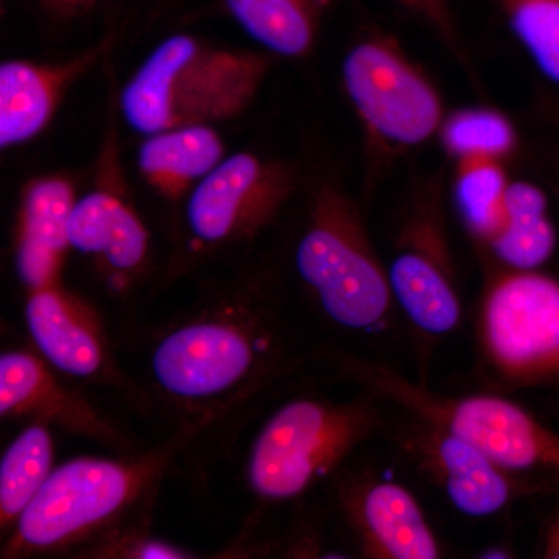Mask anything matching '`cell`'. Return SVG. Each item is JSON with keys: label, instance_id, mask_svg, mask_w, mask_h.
<instances>
[{"label": "cell", "instance_id": "1", "mask_svg": "<svg viewBox=\"0 0 559 559\" xmlns=\"http://www.w3.org/2000/svg\"><path fill=\"white\" fill-rule=\"evenodd\" d=\"M304 362L289 316L252 285L205 294L151 330L145 348L150 392L191 430L242 409Z\"/></svg>", "mask_w": 559, "mask_h": 559}, {"label": "cell", "instance_id": "2", "mask_svg": "<svg viewBox=\"0 0 559 559\" xmlns=\"http://www.w3.org/2000/svg\"><path fill=\"white\" fill-rule=\"evenodd\" d=\"M337 369L344 380L385 404L457 433L536 495L559 491V433L520 404L492 393L441 395L359 355H341Z\"/></svg>", "mask_w": 559, "mask_h": 559}, {"label": "cell", "instance_id": "3", "mask_svg": "<svg viewBox=\"0 0 559 559\" xmlns=\"http://www.w3.org/2000/svg\"><path fill=\"white\" fill-rule=\"evenodd\" d=\"M270 68L266 55L178 33L157 44L124 84L121 114L142 135L229 120L249 108Z\"/></svg>", "mask_w": 559, "mask_h": 559}, {"label": "cell", "instance_id": "4", "mask_svg": "<svg viewBox=\"0 0 559 559\" xmlns=\"http://www.w3.org/2000/svg\"><path fill=\"white\" fill-rule=\"evenodd\" d=\"M293 270L323 322L342 333L378 334L392 322L388 266L382 263L358 205L323 183L312 194L293 248Z\"/></svg>", "mask_w": 559, "mask_h": 559}, {"label": "cell", "instance_id": "5", "mask_svg": "<svg viewBox=\"0 0 559 559\" xmlns=\"http://www.w3.org/2000/svg\"><path fill=\"white\" fill-rule=\"evenodd\" d=\"M382 404L366 390L349 401H286L250 441L245 466L250 491L263 502H290L336 477L364 443L385 432L390 419Z\"/></svg>", "mask_w": 559, "mask_h": 559}, {"label": "cell", "instance_id": "6", "mask_svg": "<svg viewBox=\"0 0 559 559\" xmlns=\"http://www.w3.org/2000/svg\"><path fill=\"white\" fill-rule=\"evenodd\" d=\"M168 455L145 459H75L51 471L21 514L9 551L32 554L68 547L127 516L157 479Z\"/></svg>", "mask_w": 559, "mask_h": 559}, {"label": "cell", "instance_id": "7", "mask_svg": "<svg viewBox=\"0 0 559 559\" xmlns=\"http://www.w3.org/2000/svg\"><path fill=\"white\" fill-rule=\"evenodd\" d=\"M481 369L499 389L559 384V280L539 271L499 272L477 312Z\"/></svg>", "mask_w": 559, "mask_h": 559}, {"label": "cell", "instance_id": "8", "mask_svg": "<svg viewBox=\"0 0 559 559\" xmlns=\"http://www.w3.org/2000/svg\"><path fill=\"white\" fill-rule=\"evenodd\" d=\"M341 76L349 105L374 145L401 153L439 135L447 117L440 92L392 39L369 36L353 44Z\"/></svg>", "mask_w": 559, "mask_h": 559}, {"label": "cell", "instance_id": "9", "mask_svg": "<svg viewBox=\"0 0 559 559\" xmlns=\"http://www.w3.org/2000/svg\"><path fill=\"white\" fill-rule=\"evenodd\" d=\"M290 165L249 151L224 157L186 198V230L202 252L253 240L296 191Z\"/></svg>", "mask_w": 559, "mask_h": 559}, {"label": "cell", "instance_id": "10", "mask_svg": "<svg viewBox=\"0 0 559 559\" xmlns=\"http://www.w3.org/2000/svg\"><path fill=\"white\" fill-rule=\"evenodd\" d=\"M393 300L415 336L437 341L462 323L463 305L443 207L423 197L401 221L388 264Z\"/></svg>", "mask_w": 559, "mask_h": 559}, {"label": "cell", "instance_id": "11", "mask_svg": "<svg viewBox=\"0 0 559 559\" xmlns=\"http://www.w3.org/2000/svg\"><path fill=\"white\" fill-rule=\"evenodd\" d=\"M385 432L404 462L439 489L459 513L484 520L536 491L496 466L473 443L436 423L400 411Z\"/></svg>", "mask_w": 559, "mask_h": 559}, {"label": "cell", "instance_id": "12", "mask_svg": "<svg viewBox=\"0 0 559 559\" xmlns=\"http://www.w3.org/2000/svg\"><path fill=\"white\" fill-rule=\"evenodd\" d=\"M336 506L360 557L437 559L440 540L417 498L377 471H340Z\"/></svg>", "mask_w": 559, "mask_h": 559}, {"label": "cell", "instance_id": "13", "mask_svg": "<svg viewBox=\"0 0 559 559\" xmlns=\"http://www.w3.org/2000/svg\"><path fill=\"white\" fill-rule=\"evenodd\" d=\"M25 323L40 358L73 380H116L94 312L58 283L28 293Z\"/></svg>", "mask_w": 559, "mask_h": 559}, {"label": "cell", "instance_id": "14", "mask_svg": "<svg viewBox=\"0 0 559 559\" xmlns=\"http://www.w3.org/2000/svg\"><path fill=\"white\" fill-rule=\"evenodd\" d=\"M70 250L87 257L106 278L130 285L150 259V234L139 213L109 180L76 198L69 219Z\"/></svg>", "mask_w": 559, "mask_h": 559}, {"label": "cell", "instance_id": "15", "mask_svg": "<svg viewBox=\"0 0 559 559\" xmlns=\"http://www.w3.org/2000/svg\"><path fill=\"white\" fill-rule=\"evenodd\" d=\"M110 39L58 62L9 60L0 64V146L24 145L49 127L70 87L98 64Z\"/></svg>", "mask_w": 559, "mask_h": 559}, {"label": "cell", "instance_id": "16", "mask_svg": "<svg viewBox=\"0 0 559 559\" xmlns=\"http://www.w3.org/2000/svg\"><path fill=\"white\" fill-rule=\"evenodd\" d=\"M76 198L72 180L58 175L32 179L22 190L14 264L28 293L57 283L70 250L69 219Z\"/></svg>", "mask_w": 559, "mask_h": 559}, {"label": "cell", "instance_id": "17", "mask_svg": "<svg viewBox=\"0 0 559 559\" xmlns=\"http://www.w3.org/2000/svg\"><path fill=\"white\" fill-rule=\"evenodd\" d=\"M0 415H35L69 429L105 437L121 447L116 432L79 396L62 389L49 367L32 353L7 352L0 358Z\"/></svg>", "mask_w": 559, "mask_h": 559}, {"label": "cell", "instance_id": "18", "mask_svg": "<svg viewBox=\"0 0 559 559\" xmlns=\"http://www.w3.org/2000/svg\"><path fill=\"white\" fill-rule=\"evenodd\" d=\"M226 157V146L212 124L173 128L145 135L138 150L140 176L167 200L187 198Z\"/></svg>", "mask_w": 559, "mask_h": 559}, {"label": "cell", "instance_id": "19", "mask_svg": "<svg viewBox=\"0 0 559 559\" xmlns=\"http://www.w3.org/2000/svg\"><path fill=\"white\" fill-rule=\"evenodd\" d=\"M241 31L277 57L299 60L318 44L334 0H221Z\"/></svg>", "mask_w": 559, "mask_h": 559}, {"label": "cell", "instance_id": "20", "mask_svg": "<svg viewBox=\"0 0 559 559\" xmlns=\"http://www.w3.org/2000/svg\"><path fill=\"white\" fill-rule=\"evenodd\" d=\"M557 227L543 189L525 180H511L506 201V224L487 249L510 271H539L554 257Z\"/></svg>", "mask_w": 559, "mask_h": 559}, {"label": "cell", "instance_id": "21", "mask_svg": "<svg viewBox=\"0 0 559 559\" xmlns=\"http://www.w3.org/2000/svg\"><path fill=\"white\" fill-rule=\"evenodd\" d=\"M53 440L44 423L22 430L0 462V522L3 530L16 525L28 503L53 471Z\"/></svg>", "mask_w": 559, "mask_h": 559}, {"label": "cell", "instance_id": "22", "mask_svg": "<svg viewBox=\"0 0 559 559\" xmlns=\"http://www.w3.org/2000/svg\"><path fill=\"white\" fill-rule=\"evenodd\" d=\"M455 164V209L471 237L487 248L506 224L511 180L500 160L476 157Z\"/></svg>", "mask_w": 559, "mask_h": 559}, {"label": "cell", "instance_id": "23", "mask_svg": "<svg viewBox=\"0 0 559 559\" xmlns=\"http://www.w3.org/2000/svg\"><path fill=\"white\" fill-rule=\"evenodd\" d=\"M439 138L455 162L476 157L502 162L518 145V132L509 117L489 108H466L450 114L444 117Z\"/></svg>", "mask_w": 559, "mask_h": 559}, {"label": "cell", "instance_id": "24", "mask_svg": "<svg viewBox=\"0 0 559 559\" xmlns=\"http://www.w3.org/2000/svg\"><path fill=\"white\" fill-rule=\"evenodd\" d=\"M511 33L551 83L559 84V0H495Z\"/></svg>", "mask_w": 559, "mask_h": 559}, {"label": "cell", "instance_id": "25", "mask_svg": "<svg viewBox=\"0 0 559 559\" xmlns=\"http://www.w3.org/2000/svg\"><path fill=\"white\" fill-rule=\"evenodd\" d=\"M102 2L103 0H36V5L51 21L70 22L90 13Z\"/></svg>", "mask_w": 559, "mask_h": 559}, {"label": "cell", "instance_id": "26", "mask_svg": "<svg viewBox=\"0 0 559 559\" xmlns=\"http://www.w3.org/2000/svg\"><path fill=\"white\" fill-rule=\"evenodd\" d=\"M132 546L124 549L128 557L140 559H173V558H190L191 555H186V551L171 546V544L164 543V540L143 538L131 540Z\"/></svg>", "mask_w": 559, "mask_h": 559}, {"label": "cell", "instance_id": "27", "mask_svg": "<svg viewBox=\"0 0 559 559\" xmlns=\"http://www.w3.org/2000/svg\"><path fill=\"white\" fill-rule=\"evenodd\" d=\"M539 557L559 559V506L551 511L544 524L543 535L539 539Z\"/></svg>", "mask_w": 559, "mask_h": 559}, {"label": "cell", "instance_id": "28", "mask_svg": "<svg viewBox=\"0 0 559 559\" xmlns=\"http://www.w3.org/2000/svg\"><path fill=\"white\" fill-rule=\"evenodd\" d=\"M407 2L412 3V5L417 7L419 11L428 14L429 17H432L437 24H447V5H444V0H407Z\"/></svg>", "mask_w": 559, "mask_h": 559}, {"label": "cell", "instance_id": "29", "mask_svg": "<svg viewBox=\"0 0 559 559\" xmlns=\"http://www.w3.org/2000/svg\"><path fill=\"white\" fill-rule=\"evenodd\" d=\"M479 558H488V559H496V558H513V551L509 549V547H500V546H492L489 547L487 550L479 551V555H477Z\"/></svg>", "mask_w": 559, "mask_h": 559}, {"label": "cell", "instance_id": "30", "mask_svg": "<svg viewBox=\"0 0 559 559\" xmlns=\"http://www.w3.org/2000/svg\"><path fill=\"white\" fill-rule=\"evenodd\" d=\"M180 2H182V0H159V7L162 10H167Z\"/></svg>", "mask_w": 559, "mask_h": 559}]
</instances>
